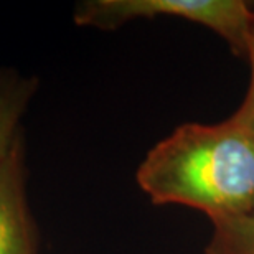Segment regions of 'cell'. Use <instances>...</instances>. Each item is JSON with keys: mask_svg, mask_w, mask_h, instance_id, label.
<instances>
[{"mask_svg": "<svg viewBox=\"0 0 254 254\" xmlns=\"http://www.w3.org/2000/svg\"><path fill=\"white\" fill-rule=\"evenodd\" d=\"M135 182L154 205L210 221L254 213V127L238 111L216 124H180L147 152Z\"/></svg>", "mask_w": 254, "mask_h": 254, "instance_id": "obj_1", "label": "cell"}, {"mask_svg": "<svg viewBox=\"0 0 254 254\" xmlns=\"http://www.w3.org/2000/svg\"><path fill=\"white\" fill-rule=\"evenodd\" d=\"M174 17L210 28L238 58H246L254 7L245 0H83L74 7L79 27L121 28L134 20Z\"/></svg>", "mask_w": 254, "mask_h": 254, "instance_id": "obj_2", "label": "cell"}, {"mask_svg": "<svg viewBox=\"0 0 254 254\" xmlns=\"http://www.w3.org/2000/svg\"><path fill=\"white\" fill-rule=\"evenodd\" d=\"M0 254H37L27 201L23 135L0 162Z\"/></svg>", "mask_w": 254, "mask_h": 254, "instance_id": "obj_3", "label": "cell"}, {"mask_svg": "<svg viewBox=\"0 0 254 254\" xmlns=\"http://www.w3.org/2000/svg\"><path fill=\"white\" fill-rule=\"evenodd\" d=\"M38 89V78L13 68H0V162L20 139L23 114Z\"/></svg>", "mask_w": 254, "mask_h": 254, "instance_id": "obj_4", "label": "cell"}, {"mask_svg": "<svg viewBox=\"0 0 254 254\" xmlns=\"http://www.w3.org/2000/svg\"><path fill=\"white\" fill-rule=\"evenodd\" d=\"M205 254H254V213L211 221Z\"/></svg>", "mask_w": 254, "mask_h": 254, "instance_id": "obj_5", "label": "cell"}, {"mask_svg": "<svg viewBox=\"0 0 254 254\" xmlns=\"http://www.w3.org/2000/svg\"><path fill=\"white\" fill-rule=\"evenodd\" d=\"M245 60H248V63H250V71H251L250 73V88H248V93L245 96L243 104L236 111L254 127V18H253V25H251L250 42H248V52H246Z\"/></svg>", "mask_w": 254, "mask_h": 254, "instance_id": "obj_6", "label": "cell"}]
</instances>
